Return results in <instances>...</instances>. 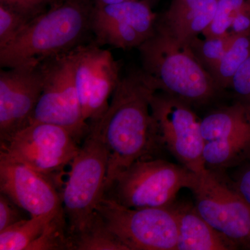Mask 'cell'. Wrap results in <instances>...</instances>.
I'll return each mask as SVG.
<instances>
[{
    "label": "cell",
    "mask_w": 250,
    "mask_h": 250,
    "mask_svg": "<svg viewBox=\"0 0 250 250\" xmlns=\"http://www.w3.org/2000/svg\"><path fill=\"white\" fill-rule=\"evenodd\" d=\"M156 92L141 69L130 72L120 79L103 116L89 126L107 149L105 193L122 172L136 161L153 157L162 146L151 113Z\"/></svg>",
    "instance_id": "obj_1"
},
{
    "label": "cell",
    "mask_w": 250,
    "mask_h": 250,
    "mask_svg": "<svg viewBox=\"0 0 250 250\" xmlns=\"http://www.w3.org/2000/svg\"><path fill=\"white\" fill-rule=\"evenodd\" d=\"M93 7L88 0H67L32 18L0 49L1 68L41 63L75 49L91 29Z\"/></svg>",
    "instance_id": "obj_2"
},
{
    "label": "cell",
    "mask_w": 250,
    "mask_h": 250,
    "mask_svg": "<svg viewBox=\"0 0 250 250\" xmlns=\"http://www.w3.org/2000/svg\"><path fill=\"white\" fill-rule=\"evenodd\" d=\"M143 72L156 92L168 94L190 105L203 104L220 90L192 53L159 22L152 36L138 47Z\"/></svg>",
    "instance_id": "obj_3"
},
{
    "label": "cell",
    "mask_w": 250,
    "mask_h": 250,
    "mask_svg": "<svg viewBox=\"0 0 250 250\" xmlns=\"http://www.w3.org/2000/svg\"><path fill=\"white\" fill-rule=\"evenodd\" d=\"M107 168V149L98 133L90 127L84 142L70 164L62 192L69 236L82 231L96 212L105 195Z\"/></svg>",
    "instance_id": "obj_4"
},
{
    "label": "cell",
    "mask_w": 250,
    "mask_h": 250,
    "mask_svg": "<svg viewBox=\"0 0 250 250\" xmlns=\"http://www.w3.org/2000/svg\"><path fill=\"white\" fill-rule=\"evenodd\" d=\"M196 173L183 165L147 158L134 163L113 183L115 200L129 208H167L179 190L190 188Z\"/></svg>",
    "instance_id": "obj_5"
},
{
    "label": "cell",
    "mask_w": 250,
    "mask_h": 250,
    "mask_svg": "<svg viewBox=\"0 0 250 250\" xmlns=\"http://www.w3.org/2000/svg\"><path fill=\"white\" fill-rule=\"evenodd\" d=\"M96 211L128 250H177L178 227L170 208H129L104 196Z\"/></svg>",
    "instance_id": "obj_6"
},
{
    "label": "cell",
    "mask_w": 250,
    "mask_h": 250,
    "mask_svg": "<svg viewBox=\"0 0 250 250\" xmlns=\"http://www.w3.org/2000/svg\"><path fill=\"white\" fill-rule=\"evenodd\" d=\"M78 143L65 128L36 122L1 142L0 156L24 164L58 182L77 155Z\"/></svg>",
    "instance_id": "obj_7"
},
{
    "label": "cell",
    "mask_w": 250,
    "mask_h": 250,
    "mask_svg": "<svg viewBox=\"0 0 250 250\" xmlns=\"http://www.w3.org/2000/svg\"><path fill=\"white\" fill-rule=\"evenodd\" d=\"M151 113L161 146L192 172L206 170L202 120L192 105L168 94L156 92L151 100Z\"/></svg>",
    "instance_id": "obj_8"
},
{
    "label": "cell",
    "mask_w": 250,
    "mask_h": 250,
    "mask_svg": "<svg viewBox=\"0 0 250 250\" xmlns=\"http://www.w3.org/2000/svg\"><path fill=\"white\" fill-rule=\"evenodd\" d=\"M189 189L195 208L206 221L238 248L250 250V205L233 185L207 168L196 173Z\"/></svg>",
    "instance_id": "obj_9"
},
{
    "label": "cell",
    "mask_w": 250,
    "mask_h": 250,
    "mask_svg": "<svg viewBox=\"0 0 250 250\" xmlns=\"http://www.w3.org/2000/svg\"><path fill=\"white\" fill-rule=\"evenodd\" d=\"M41 67L43 88L30 123L59 125L80 141L90 127L83 118L75 87L72 50L44 61Z\"/></svg>",
    "instance_id": "obj_10"
},
{
    "label": "cell",
    "mask_w": 250,
    "mask_h": 250,
    "mask_svg": "<svg viewBox=\"0 0 250 250\" xmlns=\"http://www.w3.org/2000/svg\"><path fill=\"white\" fill-rule=\"evenodd\" d=\"M152 7L146 0L95 4L91 29L100 44L125 50L138 48L155 31L158 18Z\"/></svg>",
    "instance_id": "obj_11"
},
{
    "label": "cell",
    "mask_w": 250,
    "mask_h": 250,
    "mask_svg": "<svg viewBox=\"0 0 250 250\" xmlns=\"http://www.w3.org/2000/svg\"><path fill=\"white\" fill-rule=\"evenodd\" d=\"M41 64H24L0 71L1 142L30 124L43 88Z\"/></svg>",
    "instance_id": "obj_12"
},
{
    "label": "cell",
    "mask_w": 250,
    "mask_h": 250,
    "mask_svg": "<svg viewBox=\"0 0 250 250\" xmlns=\"http://www.w3.org/2000/svg\"><path fill=\"white\" fill-rule=\"evenodd\" d=\"M0 188L31 217L64 213L55 183L29 166L0 156Z\"/></svg>",
    "instance_id": "obj_13"
},
{
    "label": "cell",
    "mask_w": 250,
    "mask_h": 250,
    "mask_svg": "<svg viewBox=\"0 0 250 250\" xmlns=\"http://www.w3.org/2000/svg\"><path fill=\"white\" fill-rule=\"evenodd\" d=\"M178 227L177 250H233L238 247L202 218L195 206L170 205Z\"/></svg>",
    "instance_id": "obj_14"
},
{
    "label": "cell",
    "mask_w": 250,
    "mask_h": 250,
    "mask_svg": "<svg viewBox=\"0 0 250 250\" xmlns=\"http://www.w3.org/2000/svg\"><path fill=\"white\" fill-rule=\"evenodd\" d=\"M120 79L119 66L111 52L99 49L88 100L83 111L86 123L93 124L103 116Z\"/></svg>",
    "instance_id": "obj_15"
},
{
    "label": "cell",
    "mask_w": 250,
    "mask_h": 250,
    "mask_svg": "<svg viewBox=\"0 0 250 250\" xmlns=\"http://www.w3.org/2000/svg\"><path fill=\"white\" fill-rule=\"evenodd\" d=\"M201 126L205 142L227 139L250 132V117L246 107L236 102L207 115L202 120Z\"/></svg>",
    "instance_id": "obj_16"
},
{
    "label": "cell",
    "mask_w": 250,
    "mask_h": 250,
    "mask_svg": "<svg viewBox=\"0 0 250 250\" xmlns=\"http://www.w3.org/2000/svg\"><path fill=\"white\" fill-rule=\"evenodd\" d=\"M250 154V132L206 141L203 151L206 167L213 170L231 166Z\"/></svg>",
    "instance_id": "obj_17"
},
{
    "label": "cell",
    "mask_w": 250,
    "mask_h": 250,
    "mask_svg": "<svg viewBox=\"0 0 250 250\" xmlns=\"http://www.w3.org/2000/svg\"><path fill=\"white\" fill-rule=\"evenodd\" d=\"M62 214L65 213L33 216L5 229L0 231V250H29L51 222Z\"/></svg>",
    "instance_id": "obj_18"
},
{
    "label": "cell",
    "mask_w": 250,
    "mask_h": 250,
    "mask_svg": "<svg viewBox=\"0 0 250 250\" xmlns=\"http://www.w3.org/2000/svg\"><path fill=\"white\" fill-rule=\"evenodd\" d=\"M68 241L69 250H128L97 211L82 231L68 236Z\"/></svg>",
    "instance_id": "obj_19"
},
{
    "label": "cell",
    "mask_w": 250,
    "mask_h": 250,
    "mask_svg": "<svg viewBox=\"0 0 250 250\" xmlns=\"http://www.w3.org/2000/svg\"><path fill=\"white\" fill-rule=\"evenodd\" d=\"M250 57V32L233 34L228 50L212 75L220 90L231 87L235 73Z\"/></svg>",
    "instance_id": "obj_20"
},
{
    "label": "cell",
    "mask_w": 250,
    "mask_h": 250,
    "mask_svg": "<svg viewBox=\"0 0 250 250\" xmlns=\"http://www.w3.org/2000/svg\"><path fill=\"white\" fill-rule=\"evenodd\" d=\"M207 0H171L164 16L158 21L166 30L179 39L184 31L198 18Z\"/></svg>",
    "instance_id": "obj_21"
},
{
    "label": "cell",
    "mask_w": 250,
    "mask_h": 250,
    "mask_svg": "<svg viewBox=\"0 0 250 250\" xmlns=\"http://www.w3.org/2000/svg\"><path fill=\"white\" fill-rule=\"evenodd\" d=\"M233 34L219 37L200 39L199 36L189 42L188 45L197 60L206 70L213 75L231 43Z\"/></svg>",
    "instance_id": "obj_22"
},
{
    "label": "cell",
    "mask_w": 250,
    "mask_h": 250,
    "mask_svg": "<svg viewBox=\"0 0 250 250\" xmlns=\"http://www.w3.org/2000/svg\"><path fill=\"white\" fill-rule=\"evenodd\" d=\"M30 20L21 13L0 4V49L14 40Z\"/></svg>",
    "instance_id": "obj_23"
},
{
    "label": "cell",
    "mask_w": 250,
    "mask_h": 250,
    "mask_svg": "<svg viewBox=\"0 0 250 250\" xmlns=\"http://www.w3.org/2000/svg\"><path fill=\"white\" fill-rule=\"evenodd\" d=\"M234 14L231 0H218L214 18L202 34L205 37H219L229 34Z\"/></svg>",
    "instance_id": "obj_24"
},
{
    "label": "cell",
    "mask_w": 250,
    "mask_h": 250,
    "mask_svg": "<svg viewBox=\"0 0 250 250\" xmlns=\"http://www.w3.org/2000/svg\"><path fill=\"white\" fill-rule=\"evenodd\" d=\"M250 117V57L239 67L231 81V87Z\"/></svg>",
    "instance_id": "obj_25"
},
{
    "label": "cell",
    "mask_w": 250,
    "mask_h": 250,
    "mask_svg": "<svg viewBox=\"0 0 250 250\" xmlns=\"http://www.w3.org/2000/svg\"><path fill=\"white\" fill-rule=\"evenodd\" d=\"M21 209L9 197L0 195V231L23 220Z\"/></svg>",
    "instance_id": "obj_26"
},
{
    "label": "cell",
    "mask_w": 250,
    "mask_h": 250,
    "mask_svg": "<svg viewBox=\"0 0 250 250\" xmlns=\"http://www.w3.org/2000/svg\"><path fill=\"white\" fill-rule=\"evenodd\" d=\"M51 0H0V4L4 5L32 19L38 15L43 6Z\"/></svg>",
    "instance_id": "obj_27"
},
{
    "label": "cell",
    "mask_w": 250,
    "mask_h": 250,
    "mask_svg": "<svg viewBox=\"0 0 250 250\" xmlns=\"http://www.w3.org/2000/svg\"><path fill=\"white\" fill-rule=\"evenodd\" d=\"M232 185L250 205V164L238 172Z\"/></svg>",
    "instance_id": "obj_28"
},
{
    "label": "cell",
    "mask_w": 250,
    "mask_h": 250,
    "mask_svg": "<svg viewBox=\"0 0 250 250\" xmlns=\"http://www.w3.org/2000/svg\"><path fill=\"white\" fill-rule=\"evenodd\" d=\"M250 32V9L240 11L235 15L230 33L233 34Z\"/></svg>",
    "instance_id": "obj_29"
},
{
    "label": "cell",
    "mask_w": 250,
    "mask_h": 250,
    "mask_svg": "<svg viewBox=\"0 0 250 250\" xmlns=\"http://www.w3.org/2000/svg\"><path fill=\"white\" fill-rule=\"evenodd\" d=\"M132 1V0H96V4H116V3L124 2V1Z\"/></svg>",
    "instance_id": "obj_30"
},
{
    "label": "cell",
    "mask_w": 250,
    "mask_h": 250,
    "mask_svg": "<svg viewBox=\"0 0 250 250\" xmlns=\"http://www.w3.org/2000/svg\"><path fill=\"white\" fill-rule=\"evenodd\" d=\"M146 1H147V2H149V4H150L151 6H153L155 3L157 2V1H159V0H146Z\"/></svg>",
    "instance_id": "obj_31"
}]
</instances>
